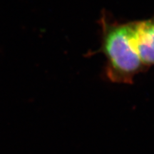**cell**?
<instances>
[{
	"label": "cell",
	"instance_id": "cell-1",
	"mask_svg": "<svg viewBox=\"0 0 154 154\" xmlns=\"http://www.w3.org/2000/svg\"><path fill=\"white\" fill-rule=\"evenodd\" d=\"M99 23L101 45L94 53H102L106 57V78L115 84H132L136 75L148 69L134 48L131 22H119L103 11Z\"/></svg>",
	"mask_w": 154,
	"mask_h": 154
},
{
	"label": "cell",
	"instance_id": "cell-2",
	"mask_svg": "<svg viewBox=\"0 0 154 154\" xmlns=\"http://www.w3.org/2000/svg\"><path fill=\"white\" fill-rule=\"evenodd\" d=\"M131 38L135 51L146 69L154 65V16L132 21Z\"/></svg>",
	"mask_w": 154,
	"mask_h": 154
}]
</instances>
